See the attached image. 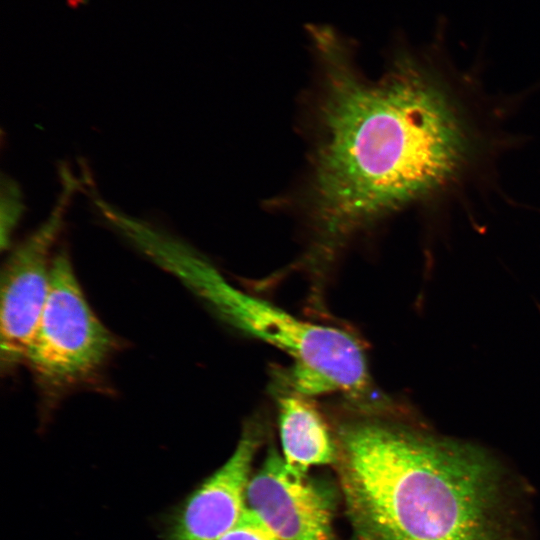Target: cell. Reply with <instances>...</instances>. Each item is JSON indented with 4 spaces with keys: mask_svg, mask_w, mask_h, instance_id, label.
I'll return each mask as SVG.
<instances>
[{
    "mask_svg": "<svg viewBox=\"0 0 540 540\" xmlns=\"http://www.w3.org/2000/svg\"><path fill=\"white\" fill-rule=\"evenodd\" d=\"M277 406L283 459L289 471L307 475L312 466L334 464L333 430L319 410L297 392L279 397Z\"/></svg>",
    "mask_w": 540,
    "mask_h": 540,
    "instance_id": "obj_8",
    "label": "cell"
},
{
    "mask_svg": "<svg viewBox=\"0 0 540 540\" xmlns=\"http://www.w3.org/2000/svg\"><path fill=\"white\" fill-rule=\"evenodd\" d=\"M115 341L91 309L64 248L55 253L49 295L25 362L40 386L56 394L87 381L112 353Z\"/></svg>",
    "mask_w": 540,
    "mask_h": 540,
    "instance_id": "obj_4",
    "label": "cell"
},
{
    "mask_svg": "<svg viewBox=\"0 0 540 540\" xmlns=\"http://www.w3.org/2000/svg\"><path fill=\"white\" fill-rule=\"evenodd\" d=\"M219 540H278V538L246 508L237 524Z\"/></svg>",
    "mask_w": 540,
    "mask_h": 540,
    "instance_id": "obj_10",
    "label": "cell"
},
{
    "mask_svg": "<svg viewBox=\"0 0 540 540\" xmlns=\"http://www.w3.org/2000/svg\"><path fill=\"white\" fill-rule=\"evenodd\" d=\"M393 402L335 421L352 540H519L501 469L478 446L406 424Z\"/></svg>",
    "mask_w": 540,
    "mask_h": 540,
    "instance_id": "obj_2",
    "label": "cell"
},
{
    "mask_svg": "<svg viewBox=\"0 0 540 540\" xmlns=\"http://www.w3.org/2000/svg\"><path fill=\"white\" fill-rule=\"evenodd\" d=\"M151 260L180 279L223 321L290 356L297 393H339L355 405L386 398L375 396L365 353L346 331L303 321L236 288L199 252L171 234L155 244Z\"/></svg>",
    "mask_w": 540,
    "mask_h": 540,
    "instance_id": "obj_3",
    "label": "cell"
},
{
    "mask_svg": "<svg viewBox=\"0 0 540 540\" xmlns=\"http://www.w3.org/2000/svg\"><path fill=\"white\" fill-rule=\"evenodd\" d=\"M59 172L61 189L48 216L10 251L2 269L0 348L7 369L25 362L49 295L54 247L73 199L86 186L67 165Z\"/></svg>",
    "mask_w": 540,
    "mask_h": 540,
    "instance_id": "obj_5",
    "label": "cell"
},
{
    "mask_svg": "<svg viewBox=\"0 0 540 540\" xmlns=\"http://www.w3.org/2000/svg\"><path fill=\"white\" fill-rule=\"evenodd\" d=\"M334 500L326 484L291 473L273 448L246 489L247 508L278 540H336Z\"/></svg>",
    "mask_w": 540,
    "mask_h": 540,
    "instance_id": "obj_6",
    "label": "cell"
},
{
    "mask_svg": "<svg viewBox=\"0 0 540 540\" xmlns=\"http://www.w3.org/2000/svg\"><path fill=\"white\" fill-rule=\"evenodd\" d=\"M24 197L17 182L8 176L1 180L0 196V244L9 249L12 237L24 213Z\"/></svg>",
    "mask_w": 540,
    "mask_h": 540,
    "instance_id": "obj_9",
    "label": "cell"
},
{
    "mask_svg": "<svg viewBox=\"0 0 540 540\" xmlns=\"http://www.w3.org/2000/svg\"><path fill=\"white\" fill-rule=\"evenodd\" d=\"M262 430L248 423L226 462L206 477L168 515L164 540H219L240 520Z\"/></svg>",
    "mask_w": 540,
    "mask_h": 540,
    "instance_id": "obj_7",
    "label": "cell"
},
{
    "mask_svg": "<svg viewBox=\"0 0 540 540\" xmlns=\"http://www.w3.org/2000/svg\"><path fill=\"white\" fill-rule=\"evenodd\" d=\"M324 62L308 188L311 262L330 261L358 232L451 180L467 155L463 125L438 83L400 52L371 82L344 47Z\"/></svg>",
    "mask_w": 540,
    "mask_h": 540,
    "instance_id": "obj_1",
    "label": "cell"
}]
</instances>
